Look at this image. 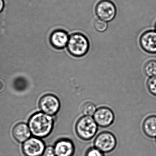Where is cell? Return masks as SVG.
Segmentation results:
<instances>
[{
    "label": "cell",
    "instance_id": "obj_1",
    "mask_svg": "<svg viewBox=\"0 0 156 156\" xmlns=\"http://www.w3.org/2000/svg\"><path fill=\"white\" fill-rule=\"evenodd\" d=\"M29 125L30 130L34 136L44 137L51 131L53 119L51 116L45 113H36L30 119Z\"/></svg>",
    "mask_w": 156,
    "mask_h": 156
},
{
    "label": "cell",
    "instance_id": "obj_2",
    "mask_svg": "<svg viewBox=\"0 0 156 156\" xmlns=\"http://www.w3.org/2000/svg\"><path fill=\"white\" fill-rule=\"evenodd\" d=\"M89 41L87 37L80 33L70 35L66 49L68 52L76 57L84 56L89 51Z\"/></svg>",
    "mask_w": 156,
    "mask_h": 156
},
{
    "label": "cell",
    "instance_id": "obj_3",
    "mask_svg": "<svg viewBox=\"0 0 156 156\" xmlns=\"http://www.w3.org/2000/svg\"><path fill=\"white\" fill-rule=\"evenodd\" d=\"M98 126L91 116H83L78 119L75 125V131L77 136L83 140H90L95 136Z\"/></svg>",
    "mask_w": 156,
    "mask_h": 156
},
{
    "label": "cell",
    "instance_id": "obj_4",
    "mask_svg": "<svg viewBox=\"0 0 156 156\" xmlns=\"http://www.w3.org/2000/svg\"><path fill=\"white\" fill-rule=\"evenodd\" d=\"M117 141L115 136L109 131L100 132L94 140V145L104 153H109L116 147Z\"/></svg>",
    "mask_w": 156,
    "mask_h": 156
},
{
    "label": "cell",
    "instance_id": "obj_5",
    "mask_svg": "<svg viewBox=\"0 0 156 156\" xmlns=\"http://www.w3.org/2000/svg\"><path fill=\"white\" fill-rule=\"evenodd\" d=\"M95 12L98 19L109 22L115 17L116 8L110 0H101L96 6Z\"/></svg>",
    "mask_w": 156,
    "mask_h": 156
},
{
    "label": "cell",
    "instance_id": "obj_6",
    "mask_svg": "<svg viewBox=\"0 0 156 156\" xmlns=\"http://www.w3.org/2000/svg\"><path fill=\"white\" fill-rule=\"evenodd\" d=\"M98 126L108 127L113 124L115 121V114L113 110L107 107L102 106L97 109L93 115Z\"/></svg>",
    "mask_w": 156,
    "mask_h": 156
},
{
    "label": "cell",
    "instance_id": "obj_7",
    "mask_svg": "<svg viewBox=\"0 0 156 156\" xmlns=\"http://www.w3.org/2000/svg\"><path fill=\"white\" fill-rule=\"evenodd\" d=\"M44 143L40 139L31 137L25 141L23 151L25 156H41L44 151Z\"/></svg>",
    "mask_w": 156,
    "mask_h": 156
},
{
    "label": "cell",
    "instance_id": "obj_8",
    "mask_svg": "<svg viewBox=\"0 0 156 156\" xmlns=\"http://www.w3.org/2000/svg\"><path fill=\"white\" fill-rule=\"evenodd\" d=\"M39 106L41 110L48 115H55L60 108V102L55 96L47 94L44 96L40 99Z\"/></svg>",
    "mask_w": 156,
    "mask_h": 156
},
{
    "label": "cell",
    "instance_id": "obj_9",
    "mask_svg": "<svg viewBox=\"0 0 156 156\" xmlns=\"http://www.w3.org/2000/svg\"><path fill=\"white\" fill-rule=\"evenodd\" d=\"M70 35L62 29L55 30L50 35V42L55 49L62 50L66 48Z\"/></svg>",
    "mask_w": 156,
    "mask_h": 156
},
{
    "label": "cell",
    "instance_id": "obj_10",
    "mask_svg": "<svg viewBox=\"0 0 156 156\" xmlns=\"http://www.w3.org/2000/svg\"><path fill=\"white\" fill-rule=\"evenodd\" d=\"M140 44L147 52L156 54V31L150 30L143 33L140 38Z\"/></svg>",
    "mask_w": 156,
    "mask_h": 156
},
{
    "label": "cell",
    "instance_id": "obj_11",
    "mask_svg": "<svg viewBox=\"0 0 156 156\" xmlns=\"http://www.w3.org/2000/svg\"><path fill=\"white\" fill-rule=\"evenodd\" d=\"M54 150L56 156H73L75 147L71 140L62 139L56 142Z\"/></svg>",
    "mask_w": 156,
    "mask_h": 156
},
{
    "label": "cell",
    "instance_id": "obj_12",
    "mask_svg": "<svg viewBox=\"0 0 156 156\" xmlns=\"http://www.w3.org/2000/svg\"><path fill=\"white\" fill-rule=\"evenodd\" d=\"M13 137L20 142L27 140L30 136V128L25 123H19L14 126L12 130Z\"/></svg>",
    "mask_w": 156,
    "mask_h": 156
},
{
    "label": "cell",
    "instance_id": "obj_13",
    "mask_svg": "<svg viewBox=\"0 0 156 156\" xmlns=\"http://www.w3.org/2000/svg\"><path fill=\"white\" fill-rule=\"evenodd\" d=\"M142 130L145 135L151 138L156 137V115H151L145 118L142 123Z\"/></svg>",
    "mask_w": 156,
    "mask_h": 156
},
{
    "label": "cell",
    "instance_id": "obj_14",
    "mask_svg": "<svg viewBox=\"0 0 156 156\" xmlns=\"http://www.w3.org/2000/svg\"><path fill=\"white\" fill-rule=\"evenodd\" d=\"M96 106L93 102L87 101L82 104L81 106V111L83 116H91L94 115L96 111Z\"/></svg>",
    "mask_w": 156,
    "mask_h": 156
},
{
    "label": "cell",
    "instance_id": "obj_15",
    "mask_svg": "<svg viewBox=\"0 0 156 156\" xmlns=\"http://www.w3.org/2000/svg\"><path fill=\"white\" fill-rule=\"evenodd\" d=\"M143 70L146 75L148 77L156 76V60H151L147 62Z\"/></svg>",
    "mask_w": 156,
    "mask_h": 156
},
{
    "label": "cell",
    "instance_id": "obj_16",
    "mask_svg": "<svg viewBox=\"0 0 156 156\" xmlns=\"http://www.w3.org/2000/svg\"><path fill=\"white\" fill-rule=\"evenodd\" d=\"M94 27L95 29L98 32L103 33L107 30L108 25L106 22L98 19L95 21Z\"/></svg>",
    "mask_w": 156,
    "mask_h": 156
},
{
    "label": "cell",
    "instance_id": "obj_17",
    "mask_svg": "<svg viewBox=\"0 0 156 156\" xmlns=\"http://www.w3.org/2000/svg\"><path fill=\"white\" fill-rule=\"evenodd\" d=\"M147 86L149 93L156 97V76L149 77L147 81Z\"/></svg>",
    "mask_w": 156,
    "mask_h": 156
},
{
    "label": "cell",
    "instance_id": "obj_18",
    "mask_svg": "<svg viewBox=\"0 0 156 156\" xmlns=\"http://www.w3.org/2000/svg\"><path fill=\"white\" fill-rule=\"evenodd\" d=\"M85 156H105V154L95 147H90L86 151Z\"/></svg>",
    "mask_w": 156,
    "mask_h": 156
},
{
    "label": "cell",
    "instance_id": "obj_19",
    "mask_svg": "<svg viewBox=\"0 0 156 156\" xmlns=\"http://www.w3.org/2000/svg\"><path fill=\"white\" fill-rule=\"evenodd\" d=\"M44 156H55L54 148L52 147H48L44 149Z\"/></svg>",
    "mask_w": 156,
    "mask_h": 156
},
{
    "label": "cell",
    "instance_id": "obj_20",
    "mask_svg": "<svg viewBox=\"0 0 156 156\" xmlns=\"http://www.w3.org/2000/svg\"><path fill=\"white\" fill-rule=\"evenodd\" d=\"M5 8V1L0 0V13H1Z\"/></svg>",
    "mask_w": 156,
    "mask_h": 156
},
{
    "label": "cell",
    "instance_id": "obj_21",
    "mask_svg": "<svg viewBox=\"0 0 156 156\" xmlns=\"http://www.w3.org/2000/svg\"><path fill=\"white\" fill-rule=\"evenodd\" d=\"M155 29H156V24H155Z\"/></svg>",
    "mask_w": 156,
    "mask_h": 156
},
{
    "label": "cell",
    "instance_id": "obj_22",
    "mask_svg": "<svg viewBox=\"0 0 156 156\" xmlns=\"http://www.w3.org/2000/svg\"><path fill=\"white\" fill-rule=\"evenodd\" d=\"M155 141H156V139H155Z\"/></svg>",
    "mask_w": 156,
    "mask_h": 156
}]
</instances>
